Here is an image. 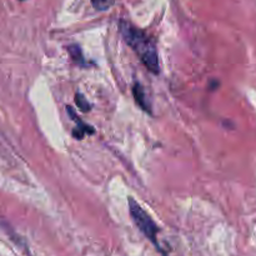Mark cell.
<instances>
[{"instance_id":"1","label":"cell","mask_w":256,"mask_h":256,"mask_svg":"<svg viewBox=\"0 0 256 256\" xmlns=\"http://www.w3.org/2000/svg\"><path fill=\"white\" fill-rule=\"evenodd\" d=\"M119 30L124 42L134 50L145 68L152 74H159V55H158L156 44L154 40L142 29L134 26L132 22H125V20H120Z\"/></svg>"},{"instance_id":"2","label":"cell","mask_w":256,"mask_h":256,"mask_svg":"<svg viewBox=\"0 0 256 256\" xmlns=\"http://www.w3.org/2000/svg\"><path fill=\"white\" fill-rule=\"evenodd\" d=\"M128 204H129V212L130 216H132V222L136 225L138 229L142 232V234L144 235L146 239H149V242L156 248V250H159L162 252V256H165L164 252L162 250L159 245V240H158V232H159V228L155 224L154 220L150 218V215L142 209L139 205V202H135L132 198L128 199Z\"/></svg>"},{"instance_id":"3","label":"cell","mask_w":256,"mask_h":256,"mask_svg":"<svg viewBox=\"0 0 256 256\" xmlns=\"http://www.w3.org/2000/svg\"><path fill=\"white\" fill-rule=\"evenodd\" d=\"M66 112H68V114H69V116L72 118L75 122H76V126H75V129L72 130V136H74L75 139L82 140V138L86 136V135L94 134L95 132L94 128L90 126V125H88L86 122H82V120L80 119L76 114H75L72 106H66Z\"/></svg>"},{"instance_id":"4","label":"cell","mask_w":256,"mask_h":256,"mask_svg":"<svg viewBox=\"0 0 256 256\" xmlns=\"http://www.w3.org/2000/svg\"><path fill=\"white\" fill-rule=\"evenodd\" d=\"M132 94H134L136 104L139 105V106L142 108L144 112L152 114V105H150V102H148L146 92H145L144 88L142 86V84H140V82H136L134 84V86H132Z\"/></svg>"},{"instance_id":"5","label":"cell","mask_w":256,"mask_h":256,"mask_svg":"<svg viewBox=\"0 0 256 256\" xmlns=\"http://www.w3.org/2000/svg\"><path fill=\"white\" fill-rule=\"evenodd\" d=\"M68 52H69L72 59L74 60L78 65H80V66H88V62H85L84 55H82V49H80L79 45L76 44L69 45V46H68Z\"/></svg>"},{"instance_id":"6","label":"cell","mask_w":256,"mask_h":256,"mask_svg":"<svg viewBox=\"0 0 256 256\" xmlns=\"http://www.w3.org/2000/svg\"><path fill=\"white\" fill-rule=\"evenodd\" d=\"M75 102H76L78 108H79L82 112H88L92 110V104L88 102V99H85V96L82 92H76V94H75Z\"/></svg>"},{"instance_id":"7","label":"cell","mask_w":256,"mask_h":256,"mask_svg":"<svg viewBox=\"0 0 256 256\" xmlns=\"http://www.w3.org/2000/svg\"><path fill=\"white\" fill-rule=\"evenodd\" d=\"M92 4V6L96 10H100V12H104V10H108L112 5V0H90Z\"/></svg>"},{"instance_id":"8","label":"cell","mask_w":256,"mask_h":256,"mask_svg":"<svg viewBox=\"0 0 256 256\" xmlns=\"http://www.w3.org/2000/svg\"><path fill=\"white\" fill-rule=\"evenodd\" d=\"M20 2H24V0H20Z\"/></svg>"}]
</instances>
